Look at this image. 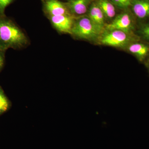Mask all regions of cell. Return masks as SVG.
Wrapping results in <instances>:
<instances>
[{
	"label": "cell",
	"instance_id": "obj_1",
	"mask_svg": "<svg viewBox=\"0 0 149 149\" xmlns=\"http://www.w3.org/2000/svg\"><path fill=\"white\" fill-rule=\"evenodd\" d=\"M25 33L12 19L0 15V49H20L29 44Z\"/></svg>",
	"mask_w": 149,
	"mask_h": 149
},
{
	"label": "cell",
	"instance_id": "obj_2",
	"mask_svg": "<svg viewBox=\"0 0 149 149\" xmlns=\"http://www.w3.org/2000/svg\"><path fill=\"white\" fill-rule=\"evenodd\" d=\"M103 31L97 27L88 16L79 17L74 19L70 34L78 38L92 41L97 39Z\"/></svg>",
	"mask_w": 149,
	"mask_h": 149
},
{
	"label": "cell",
	"instance_id": "obj_3",
	"mask_svg": "<svg viewBox=\"0 0 149 149\" xmlns=\"http://www.w3.org/2000/svg\"><path fill=\"white\" fill-rule=\"evenodd\" d=\"M100 37V42L104 45L120 47L128 45L133 41L138 40L131 33L118 30H107Z\"/></svg>",
	"mask_w": 149,
	"mask_h": 149
},
{
	"label": "cell",
	"instance_id": "obj_4",
	"mask_svg": "<svg viewBox=\"0 0 149 149\" xmlns=\"http://www.w3.org/2000/svg\"><path fill=\"white\" fill-rule=\"evenodd\" d=\"M105 28L107 30H121L133 34L135 26L131 15L125 12L115 17L110 23L105 25Z\"/></svg>",
	"mask_w": 149,
	"mask_h": 149
},
{
	"label": "cell",
	"instance_id": "obj_5",
	"mask_svg": "<svg viewBox=\"0 0 149 149\" xmlns=\"http://www.w3.org/2000/svg\"><path fill=\"white\" fill-rule=\"evenodd\" d=\"M53 26L58 32L71 33L75 17L70 15H61L48 17Z\"/></svg>",
	"mask_w": 149,
	"mask_h": 149
},
{
	"label": "cell",
	"instance_id": "obj_6",
	"mask_svg": "<svg viewBox=\"0 0 149 149\" xmlns=\"http://www.w3.org/2000/svg\"><path fill=\"white\" fill-rule=\"evenodd\" d=\"M42 1L44 11L48 17L72 15L70 13L65 3L62 2L58 0H42Z\"/></svg>",
	"mask_w": 149,
	"mask_h": 149
},
{
	"label": "cell",
	"instance_id": "obj_7",
	"mask_svg": "<svg viewBox=\"0 0 149 149\" xmlns=\"http://www.w3.org/2000/svg\"><path fill=\"white\" fill-rule=\"evenodd\" d=\"M139 40V39H138ZM136 40L128 45L129 52L141 62H146L149 59V43Z\"/></svg>",
	"mask_w": 149,
	"mask_h": 149
},
{
	"label": "cell",
	"instance_id": "obj_8",
	"mask_svg": "<svg viewBox=\"0 0 149 149\" xmlns=\"http://www.w3.org/2000/svg\"><path fill=\"white\" fill-rule=\"evenodd\" d=\"M92 2V0H70L65 3L70 14L77 17L87 13Z\"/></svg>",
	"mask_w": 149,
	"mask_h": 149
},
{
	"label": "cell",
	"instance_id": "obj_9",
	"mask_svg": "<svg viewBox=\"0 0 149 149\" xmlns=\"http://www.w3.org/2000/svg\"><path fill=\"white\" fill-rule=\"evenodd\" d=\"M130 7L133 15L139 20L149 18V0H133Z\"/></svg>",
	"mask_w": 149,
	"mask_h": 149
},
{
	"label": "cell",
	"instance_id": "obj_10",
	"mask_svg": "<svg viewBox=\"0 0 149 149\" xmlns=\"http://www.w3.org/2000/svg\"><path fill=\"white\" fill-rule=\"evenodd\" d=\"M88 17L96 26L104 31L105 27V17L103 13L95 2H92L88 12Z\"/></svg>",
	"mask_w": 149,
	"mask_h": 149
},
{
	"label": "cell",
	"instance_id": "obj_11",
	"mask_svg": "<svg viewBox=\"0 0 149 149\" xmlns=\"http://www.w3.org/2000/svg\"><path fill=\"white\" fill-rule=\"evenodd\" d=\"M95 3L101 10L106 19H111L115 17V7L110 0H97Z\"/></svg>",
	"mask_w": 149,
	"mask_h": 149
},
{
	"label": "cell",
	"instance_id": "obj_12",
	"mask_svg": "<svg viewBox=\"0 0 149 149\" xmlns=\"http://www.w3.org/2000/svg\"><path fill=\"white\" fill-rule=\"evenodd\" d=\"M10 107V102L0 87V115L5 112Z\"/></svg>",
	"mask_w": 149,
	"mask_h": 149
},
{
	"label": "cell",
	"instance_id": "obj_13",
	"mask_svg": "<svg viewBox=\"0 0 149 149\" xmlns=\"http://www.w3.org/2000/svg\"><path fill=\"white\" fill-rule=\"evenodd\" d=\"M139 37L149 43V22L141 24L138 31Z\"/></svg>",
	"mask_w": 149,
	"mask_h": 149
},
{
	"label": "cell",
	"instance_id": "obj_14",
	"mask_svg": "<svg viewBox=\"0 0 149 149\" xmlns=\"http://www.w3.org/2000/svg\"><path fill=\"white\" fill-rule=\"evenodd\" d=\"M115 6L119 8L126 9L130 6L133 0H110Z\"/></svg>",
	"mask_w": 149,
	"mask_h": 149
},
{
	"label": "cell",
	"instance_id": "obj_15",
	"mask_svg": "<svg viewBox=\"0 0 149 149\" xmlns=\"http://www.w3.org/2000/svg\"><path fill=\"white\" fill-rule=\"evenodd\" d=\"M14 0H0V15H5V11L8 6L13 2Z\"/></svg>",
	"mask_w": 149,
	"mask_h": 149
},
{
	"label": "cell",
	"instance_id": "obj_16",
	"mask_svg": "<svg viewBox=\"0 0 149 149\" xmlns=\"http://www.w3.org/2000/svg\"><path fill=\"white\" fill-rule=\"evenodd\" d=\"M6 51L0 49V72L4 64Z\"/></svg>",
	"mask_w": 149,
	"mask_h": 149
},
{
	"label": "cell",
	"instance_id": "obj_17",
	"mask_svg": "<svg viewBox=\"0 0 149 149\" xmlns=\"http://www.w3.org/2000/svg\"><path fill=\"white\" fill-rule=\"evenodd\" d=\"M146 65L147 68H148V70L149 72V59L146 62Z\"/></svg>",
	"mask_w": 149,
	"mask_h": 149
},
{
	"label": "cell",
	"instance_id": "obj_18",
	"mask_svg": "<svg viewBox=\"0 0 149 149\" xmlns=\"http://www.w3.org/2000/svg\"><path fill=\"white\" fill-rule=\"evenodd\" d=\"M68 1H70V0H67Z\"/></svg>",
	"mask_w": 149,
	"mask_h": 149
}]
</instances>
